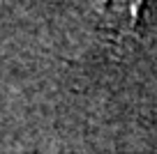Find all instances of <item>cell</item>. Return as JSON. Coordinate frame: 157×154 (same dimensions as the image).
<instances>
[{
	"instance_id": "1",
	"label": "cell",
	"mask_w": 157,
	"mask_h": 154,
	"mask_svg": "<svg viewBox=\"0 0 157 154\" xmlns=\"http://www.w3.org/2000/svg\"><path fill=\"white\" fill-rule=\"evenodd\" d=\"M95 14L97 25L111 35L136 32L146 0H83Z\"/></svg>"
}]
</instances>
